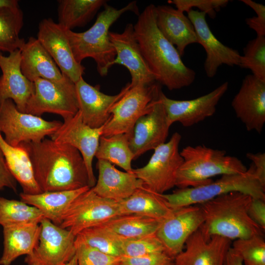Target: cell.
<instances>
[{
    "label": "cell",
    "mask_w": 265,
    "mask_h": 265,
    "mask_svg": "<svg viewBox=\"0 0 265 265\" xmlns=\"http://www.w3.org/2000/svg\"><path fill=\"white\" fill-rule=\"evenodd\" d=\"M34 176L42 192L70 190L89 186L87 168L75 148L44 138L39 142H23Z\"/></svg>",
    "instance_id": "obj_1"
},
{
    "label": "cell",
    "mask_w": 265,
    "mask_h": 265,
    "mask_svg": "<svg viewBox=\"0 0 265 265\" xmlns=\"http://www.w3.org/2000/svg\"><path fill=\"white\" fill-rule=\"evenodd\" d=\"M156 6L147 5L138 16L134 32L156 81L169 90L191 85L195 72L186 66L175 47L162 34L156 22Z\"/></svg>",
    "instance_id": "obj_2"
},
{
    "label": "cell",
    "mask_w": 265,
    "mask_h": 265,
    "mask_svg": "<svg viewBox=\"0 0 265 265\" xmlns=\"http://www.w3.org/2000/svg\"><path fill=\"white\" fill-rule=\"evenodd\" d=\"M248 194L234 191L217 196L200 205L204 221L199 228L207 238L218 236L231 240L264 236L263 230L249 217Z\"/></svg>",
    "instance_id": "obj_3"
},
{
    "label": "cell",
    "mask_w": 265,
    "mask_h": 265,
    "mask_svg": "<svg viewBox=\"0 0 265 265\" xmlns=\"http://www.w3.org/2000/svg\"><path fill=\"white\" fill-rule=\"evenodd\" d=\"M128 11L139 15L136 1H131L120 9L106 3L88 29L81 32L66 30L76 60L81 63L85 58H92L96 63L100 75L106 76L116 57L115 50L109 37V29L121 15Z\"/></svg>",
    "instance_id": "obj_4"
},
{
    "label": "cell",
    "mask_w": 265,
    "mask_h": 265,
    "mask_svg": "<svg viewBox=\"0 0 265 265\" xmlns=\"http://www.w3.org/2000/svg\"><path fill=\"white\" fill-rule=\"evenodd\" d=\"M183 161L176 176L178 188L194 187L208 184L217 175L245 172L247 168L235 156L225 150L204 145H188L180 152Z\"/></svg>",
    "instance_id": "obj_5"
},
{
    "label": "cell",
    "mask_w": 265,
    "mask_h": 265,
    "mask_svg": "<svg viewBox=\"0 0 265 265\" xmlns=\"http://www.w3.org/2000/svg\"><path fill=\"white\" fill-rule=\"evenodd\" d=\"M234 191L248 194L253 198L265 200V184L257 176L252 163L245 172L223 175L215 181L205 185L177 188L172 193L161 195L171 208L176 209L200 205L217 196Z\"/></svg>",
    "instance_id": "obj_6"
},
{
    "label": "cell",
    "mask_w": 265,
    "mask_h": 265,
    "mask_svg": "<svg viewBox=\"0 0 265 265\" xmlns=\"http://www.w3.org/2000/svg\"><path fill=\"white\" fill-rule=\"evenodd\" d=\"M157 81L132 87L112 106L110 117L103 127L102 136L125 133L131 136L137 120L149 112L161 90Z\"/></svg>",
    "instance_id": "obj_7"
},
{
    "label": "cell",
    "mask_w": 265,
    "mask_h": 265,
    "mask_svg": "<svg viewBox=\"0 0 265 265\" xmlns=\"http://www.w3.org/2000/svg\"><path fill=\"white\" fill-rule=\"evenodd\" d=\"M181 138L179 133L174 132L168 142L154 150L145 166L132 169V173L149 190L162 194L175 186L177 173L183 161L179 149Z\"/></svg>",
    "instance_id": "obj_8"
},
{
    "label": "cell",
    "mask_w": 265,
    "mask_h": 265,
    "mask_svg": "<svg viewBox=\"0 0 265 265\" xmlns=\"http://www.w3.org/2000/svg\"><path fill=\"white\" fill-rule=\"evenodd\" d=\"M33 82L34 93L26 104L25 113L39 117L51 113L66 120L79 111L76 84L65 76L58 82L38 78Z\"/></svg>",
    "instance_id": "obj_9"
},
{
    "label": "cell",
    "mask_w": 265,
    "mask_h": 265,
    "mask_svg": "<svg viewBox=\"0 0 265 265\" xmlns=\"http://www.w3.org/2000/svg\"><path fill=\"white\" fill-rule=\"evenodd\" d=\"M62 123L20 112L10 99L0 104V131L5 141L14 147L23 142H40L54 133Z\"/></svg>",
    "instance_id": "obj_10"
},
{
    "label": "cell",
    "mask_w": 265,
    "mask_h": 265,
    "mask_svg": "<svg viewBox=\"0 0 265 265\" xmlns=\"http://www.w3.org/2000/svg\"><path fill=\"white\" fill-rule=\"evenodd\" d=\"M119 215L117 202L97 195L90 188L73 201L59 226L76 236L85 229L103 225Z\"/></svg>",
    "instance_id": "obj_11"
},
{
    "label": "cell",
    "mask_w": 265,
    "mask_h": 265,
    "mask_svg": "<svg viewBox=\"0 0 265 265\" xmlns=\"http://www.w3.org/2000/svg\"><path fill=\"white\" fill-rule=\"evenodd\" d=\"M40 232L33 255L26 258L29 265H64L76 254V236L69 230L44 218L40 223Z\"/></svg>",
    "instance_id": "obj_12"
},
{
    "label": "cell",
    "mask_w": 265,
    "mask_h": 265,
    "mask_svg": "<svg viewBox=\"0 0 265 265\" xmlns=\"http://www.w3.org/2000/svg\"><path fill=\"white\" fill-rule=\"evenodd\" d=\"M204 221L199 205L174 209L171 215L160 222L156 235L161 241L164 251L173 258L184 249L187 239L198 230Z\"/></svg>",
    "instance_id": "obj_13"
},
{
    "label": "cell",
    "mask_w": 265,
    "mask_h": 265,
    "mask_svg": "<svg viewBox=\"0 0 265 265\" xmlns=\"http://www.w3.org/2000/svg\"><path fill=\"white\" fill-rule=\"evenodd\" d=\"M228 86V82L225 81L209 93L188 100L170 99L161 90L159 99L164 106L170 126L177 122L184 127H191L215 113L216 106Z\"/></svg>",
    "instance_id": "obj_14"
},
{
    "label": "cell",
    "mask_w": 265,
    "mask_h": 265,
    "mask_svg": "<svg viewBox=\"0 0 265 265\" xmlns=\"http://www.w3.org/2000/svg\"><path fill=\"white\" fill-rule=\"evenodd\" d=\"M103 127L92 128L87 125L83 122L79 110L72 117L64 120L60 127L50 136L51 139L56 142L70 145L80 152L87 168L90 188L96 182L92 163Z\"/></svg>",
    "instance_id": "obj_15"
},
{
    "label": "cell",
    "mask_w": 265,
    "mask_h": 265,
    "mask_svg": "<svg viewBox=\"0 0 265 265\" xmlns=\"http://www.w3.org/2000/svg\"><path fill=\"white\" fill-rule=\"evenodd\" d=\"M37 39L63 75L75 83L82 77L85 67L76 60L66 30L51 18L44 19L39 24Z\"/></svg>",
    "instance_id": "obj_16"
},
{
    "label": "cell",
    "mask_w": 265,
    "mask_h": 265,
    "mask_svg": "<svg viewBox=\"0 0 265 265\" xmlns=\"http://www.w3.org/2000/svg\"><path fill=\"white\" fill-rule=\"evenodd\" d=\"M109 37L116 52L112 64L121 65L128 69L132 87L156 82L142 53L132 24H127L121 33L109 31Z\"/></svg>",
    "instance_id": "obj_17"
},
{
    "label": "cell",
    "mask_w": 265,
    "mask_h": 265,
    "mask_svg": "<svg viewBox=\"0 0 265 265\" xmlns=\"http://www.w3.org/2000/svg\"><path fill=\"white\" fill-rule=\"evenodd\" d=\"M231 106L247 131L260 133L265 123V81L246 75Z\"/></svg>",
    "instance_id": "obj_18"
},
{
    "label": "cell",
    "mask_w": 265,
    "mask_h": 265,
    "mask_svg": "<svg viewBox=\"0 0 265 265\" xmlns=\"http://www.w3.org/2000/svg\"><path fill=\"white\" fill-rule=\"evenodd\" d=\"M170 126L164 106L159 98L151 110L141 116L134 126L129 138V145L134 159L164 143Z\"/></svg>",
    "instance_id": "obj_19"
},
{
    "label": "cell",
    "mask_w": 265,
    "mask_h": 265,
    "mask_svg": "<svg viewBox=\"0 0 265 265\" xmlns=\"http://www.w3.org/2000/svg\"><path fill=\"white\" fill-rule=\"evenodd\" d=\"M197 35L198 43L206 53L204 68L207 76L213 78L223 65L238 66L241 54L235 49L222 44L214 36L206 21V14L191 9L187 12Z\"/></svg>",
    "instance_id": "obj_20"
},
{
    "label": "cell",
    "mask_w": 265,
    "mask_h": 265,
    "mask_svg": "<svg viewBox=\"0 0 265 265\" xmlns=\"http://www.w3.org/2000/svg\"><path fill=\"white\" fill-rule=\"evenodd\" d=\"M79 111L83 122L92 128L105 125L110 117V110L128 91L130 82L114 95L106 94L100 91V86H92L82 77L75 83Z\"/></svg>",
    "instance_id": "obj_21"
},
{
    "label": "cell",
    "mask_w": 265,
    "mask_h": 265,
    "mask_svg": "<svg viewBox=\"0 0 265 265\" xmlns=\"http://www.w3.org/2000/svg\"><path fill=\"white\" fill-rule=\"evenodd\" d=\"M232 240L218 236L206 238L200 229L186 240L174 265H224Z\"/></svg>",
    "instance_id": "obj_22"
},
{
    "label": "cell",
    "mask_w": 265,
    "mask_h": 265,
    "mask_svg": "<svg viewBox=\"0 0 265 265\" xmlns=\"http://www.w3.org/2000/svg\"><path fill=\"white\" fill-rule=\"evenodd\" d=\"M21 55L20 49L4 56L0 52V104L11 100L18 110L25 112L26 104L34 93L33 82L28 80L21 69Z\"/></svg>",
    "instance_id": "obj_23"
},
{
    "label": "cell",
    "mask_w": 265,
    "mask_h": 265,
    "mask_svg": "<svg viewBox=\"0 0 265 265\" xmlns=\"http://www.w3.org/2000/svg\"><path fill=\"white\" fill-rule=\"evenodd\" d=\"M96 167L98 178L91 188L102 197L119 202L144 186L142 181L132 172L121 171L107 161L98 159Z\"/></svg>",
    "instance_id": "obj_24"
},
{
    "label": "cell",
    "mask_w": 265,
    "mask_h": 265,
    "mask_svg": "<svg viewBox=\"0 0 265 265\" xmlns=\"http://www.w3.org/2000/svg\"><path fill=\"white\" fill-rule=\"evenodd\" d=\"M155 14L158 28L181 57L188 46L198 43L194 26L184 12L170 5H161L156 6Z\"/></svg>",
    "instance_id": "obj_25"
},
{
    "label": "cell",
    "mask_w": 265,
    "mask_h": 265,
    "mask_svg": "<svg viewBox=\"0 0 265 265\" xmlns=\"http://www.w3.org/2000/svg\"><path fill=\"white\" fill-rule=\"evenodd\" d=\"M21 51L23 74L34 82L38 78L58 82L64 78L60 70L37 38L30 37Z\"/></svg>",
    "instance_id": "obj_26"
},
{
    "label": "cell",
    "mask_w": 265,
    "mask_h": 265,
    "mask_svg": "<svg viewBox=\"0 0 265 265\" xmlns=\"http://www.w3.org/2000/svg\"><path fill=\"white\" fill-rule=\"evenodd\" d=\"M88 186L63 191H44L36 194H20L21 200L36 207L45 218L59 226L62 217L73 201L89 189Z\"/></svg>",
    "instance_id": "obj_27"
},
{
    "label": "cell",
    "mask_w": 265,
    "mask_h": 265,
    "mask_svg": "<svg viewBox=\"0 0 265 265\" xmlns=\"http://www.w3.org/2000/svg\"><path fill=\"white\" fill-rule=\"evenodd\" d=\"M40 225L24 224L3 228V251L0 265H10L19 257H30L37 244Z\"/></svg>",
    "instance_id": "obj_28"
},
{
    "label": "cell",
    "mask_w": 265,
    "mask_h": 265,
    "mask_svg": "<svg viewBox=\"0 0 265 265\" xmlns=\"http://www.w3.org/2000/svg\"><path fill=\"white\" fill-rule=\"evenodd\" d=\"M118 203L121 215L138 214L160 222L170 216L174 211L161 194L153 192L144 186Z\"/></svg>",
    "instance_id": "obj_29"
},
{
    "label": "cell",
    "mask_w": 265,
    "mask_h": 265,
    "mask_svg": "<svg viewBox=\"0 0 265 265\" xmlns=\"http://www.w3.org/2000/svg\"><path fill=\"white\" fill-rule=\"evenodd\" d=\"M0 149L9 170L21 186L23 193L36 194L42 192L36 182L26 151L21 145L14 147L8 144L0 131Z\"/></svg>",
    "instance_id": "obj_30"
},
{
    "label": "cell",
    "mask_w": 265,
    "mask_h": 265,
    "mask_svg": "<svg viewBox=\"0 0 265 265\" xmlns=\"http://www.w3.org/2000/svg\"><path fill=\"white\" fill-rule=\"evenodd\" d=\"M58 24L70 30L86 25L97 11L107 3L106 0H58Z\"/></svg>",
    "instance_id": "obj_31"
},
{
    "label": "cell",
    "mask_w": 265,
    "mask_h": 265,
    "mask_svg": "<svg viewBox=\"0 0 265 265\" xmlns=\"http://www.w3.org/2000/svg\"><path fill=\"white\" fill-rule=\"evenodd\" d=\"M129 138L130 136L125 133L101 136L95 157L117 165L126 172H132L134 156L129 145Z\"/></svg>",
    "instance_id": "obj_32"
},
{
    "label": "cell",
    "mask_w": 265,
    "mask_h": 265,
    "mask_svg": "<svg viewBox=\"0 0 265 265\" xmlns=\"http://www.w3.org/2000/svg\"><path fill=\"white\" fill-rule=\"evenodd\" d=\"M160 221L143 215L117 216L103 224L124 239H134L156 234Z\"/></svg>",
    "instance_id": "obj_33"
},
{
    "label": "cell",
    "mask_w": 265,
    "mask_h": 265,
    "mask_svg": "<svg viewBox=\"0 0 265 265\" xmlns=\"http://www.w3.org/2000/svg\"><path fill=\"white\" fill-rule=\"evenodd\" d=\"M23 24L19 5L0 8V52L10 53L22 47L25 41L20 33Z\"/></svg>",
    "instance_id": "obj_34"
},
{
    "label": "cell",
    "mask_w": 265,
    "mask_h": 265,
    "mask_svg": "<svg viewBox=\"0 0 265 265\" xmlns=\"http://www.w3.org/2000/svg\"><path fill=\"white\" fill-rule=\"evenodd\" d=\"M124 239L101 225L82 230L76 236L75 241L85 243L107 254L121 257Z\"/></svg>",
    "instance_id": "obj_35"
},
{
    "label": "cell",
    "mask_w": 265,
    "mask_h": 265,
    "mask_svg": "<svg viewBox=\"0 0 265 265\" xmlns=\"http://www.w3.org/2000/svg\"><path fill=\"white\" fill-rule=\"evenodd\" d=\"M45 217L36 207L21 201L0 197V225L2 227L38 224Z\"/></svg>",
    "instance_id": "obj_36"
},
{
    "label": "cell",
    "mask_w": 265,
    "mask_h": 265,
    "mask_svg": "<svg viewBox=\"0 0 265 265\" xmlns=\"http://www.w3.org/2000/svg\"><path fill=\"white\" fill-rule=\"evenodd\" d=\"M238 66L250 70L252 75L265 81V36H257L247 43Z\"/></svg>",
    "instance_id": "obj_37"
},
{
    "label": "cell",
    "mask_w": 265,
    "mask_h": 265,
    "mask_svg": "<svg viewBox=\"0 0 265 265\" xmlns=\"http://www.w3.org/2000/svg\"><path fill=\"white\" fill-rule=\"evenodd\" d=\"M231 248L240 256L243 265H265L264 236L235 239Z\"/></svg>",
    "instance_id": "obj_38"
},
{
    "label": "cell",
    "mask_w": 265,
    "mask_h": 265,
    "mask_svg": "<svg viewBox=\"0 0 265 265\" xmlns=\"http://www.w3.org/2000/svg\"><path fill=\"white\" fill-rule=\"evenodd\" d=\"M163 251L164 246L156 234L137 238L124 239L122 245L123 256L126 257H138Z\"/></svg>",
    "instance_id": "obj_39"
},
{
    "label": "cell",
    "mask_w": 265,
    "mask_h": 265,
    "mask_svg": "<svg viewBox=\"0 0 265 265\" xmlns=\"http://www.w3.org/2000/svg\"><path fill=\"white\" fill-rule=\"evenodd\" d=\"M77 265H119L122 257L107 254L85 243L75 241Z\"/></svg>",
    "instance_id": "obj_40"
},
{
    "label": "cell",
    "mask_w": 265,
    "mask_h": 265,
    "mask_svg": "<svg viewBox=\"0 0 265 265\" xmlns=\"http://www.w3.org/2000/svg\"><path fill=\"white\" fill-rule=\"evenodd\" d=\"M229 1L228 0H169L168 3L174 5L176 9L184 13L197 8L199 11L214 18L216 13L225 7Z\"/></svg>",
    "instance_id": "obj_41"
},
{
    "label": "cell",
    "mask_w": 265,
    "mask_h": 265,
    "mask_svg": "<svg viewBox=\"0 0 265 265\" xmlns=\"http://www.w3.org/2000/svg\"><path fill=\"white\" fill-rule=\"evenodd\" d=\"M122 265H174V259L164 251L129 257H122Z\"/></svg>",
    "instance_id": "obj_42"
},
{
    "label": "cell",
    "mask_w": 265,
    "mask_h": 265,
    "mask_svg": "<svg viewBox=\"0 0 265 265\" xmlns=\"http://www.w3.org/2000/svg\"><path fill=\"white\" fill-rule=\"evenodd\" d=\"M240 1L251 8L256 16L247 18L246 25L254 30L257 36H265V6L252 0H240Z\"/></svg>",
    "instance_id": "obj_43"
},
{
    "label": "cell",
    "mask_w": 265,
    "mask_h": 265,
    "mask_svg": "<svg viewBox=\"0 0 265 265\" xmlns=\"http://www.w3.org/2000/svg\"><path fill=\"white\" fill-rule=\"evenodd\" d=\"M247 212L251 219L265 231V200L252 198Z\"/></svg>",
    "instance_id": "obj_44"
},
{
    "label": "cell",
    "mask_w": 265,
    "mask_h": 265,
    "mask_svg": "<svg viewBox=\"0 0 265 265\" xmlns=\"http://www.w3.org/2000/svg\"><path fill=\"white\" fill-rule=\"evenodd\" d=\"M17 182L9 170L4 156L0 149V191L6 187L16 192Z\"/></svg>",
    "instance_id": "obj_45"
},
{
    "label": "cell",
    "mask_w": 265,
    "mask_h": 265,
    "mask_svg": "<svg viewBox=\"0 0 265 265\" xmlns=\"http://www.w3.org/2000/svg\"><path fill=\"white\" fill-rule=\"evenodd\" d=\"M246 157L251 161L253 164L256 173L259 179L265 184V154L258 153L253 154L247 153Z\"/></svg>",
    "instance_id": "obj_46"
},
{
    "label": "cell",
    "mask_w": 265,
    "mask_h": 265,
    "mask_svg": "<svg viewBox=\"0 0 265 265\" xmlns=\"http://www.w3.org/2000/svg\"><path fill=\"white\" fill-rule=\"evenodd\" d=\"M224 265H243V264L240 256L231 247L227 254Z\"/></svg>",
    "instance_id": "obj_47"
},
{
    "label": "cell",
    "mask_w": 265,
    "mask_h": 265,
    "mask_svg": "<svg viewBox=\"0 0 265 265\" xmlns=\"http://www.w3.org/2000/svg\"><path fill=\"white\" fill-rule=\"evenodd\" d=\"M19 5L17 0H0V8Z\"/></svg>",
    "instance_id": "obj_48"
},
{
    "label": "cell",
    "mask_w": 265,
    "mask_h": 265,
    "mask_svg": "<svg viewBox=\"0 0 265 265\" xmlns=\"http://www.w3.org/2000/svg\"><path fill=\"white\" fill-rule=\"evenodd\" d=\"M64 265H77V261L76 254L73 258Z\"/></svg>",
    "instance_id": "obj_49"
},
{
    "label": "cell",
    "mask_w": 265,
    "mask_h": 265,
    "mask_svg": "<svg viewBox=\"0 0 265 265\" xmlns=\"http://www.w3.org/2000/svg\"><path fill=\"white\" fill-rule=\"evenodd\" d=\"M29 265H40L36 262H33L31 264H30Z\"/></svg>",
    "instance_id": "obj_50"
},
{
    "label": "cell",
    "mask_w": 265,
    "mask_h": 265,
    "mask_svg": "<svg viewBox=\"0 0 265 265\" xmlns=\"http://www.w3.org/2000/svg\"><path fill=\"white\" fill-rule=\"evenodd\" d=\"M122 265V264H120V265Z\"/></svg>",
    "instance_id": "obj_51"
}]
</instances>
